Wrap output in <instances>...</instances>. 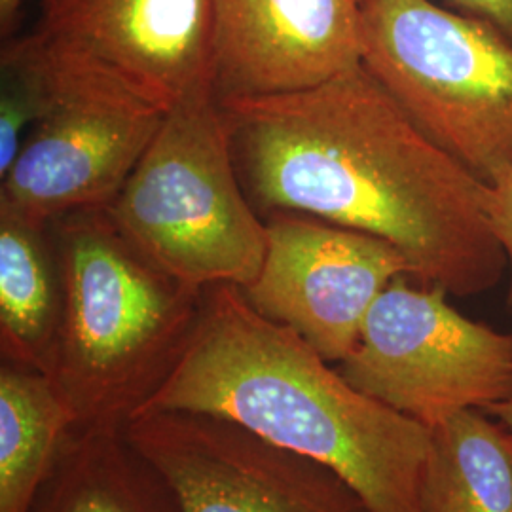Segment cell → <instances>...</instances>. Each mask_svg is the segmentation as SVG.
Segmentation results:
<instances>
[{
	"instance_id": "5",
	"label": "cell",
	"mask_w": 512,
	"mask_h": 512,
	"mask_svg": "<svg viewBox=\"0 0 512 512\" xmlns=\"http://www.w3.org/2000/svg\"><path fill=\"white\" fill-rule=\"evenodd\" d=\"M363 65L484 183L512 167V40L433 0H361Z\"/></svg>"
},
{
	"instance_id": "6",
	"label": "cell",
	"mask_w": 512,
	"mask_h": 512,
	"mask_svg": "<svg viewBox=\"0 0 512 512\" xmlns=\"http://www.w3.org/2000/svg\"><path fill=\"white\" fill-rule=\"evenodd\" d=\"M44 107L0 184V205L40 224L107 209L164 122L165 112L107 67L42 31L19 37Z\"/></svg>"
},
{
	"instance_id": "18",
	"label": "cell",
	"mask_w": 512,
	"mask_h": 512,
	"mask_svg": "<svg viewBox=\"0 0 512 512\" xmlns=\"http://www.w3.org/2000/svg\"><path fill=\"white\" fill-rule=\"evenodd\" d=\"M454 10L484 19L512 40V0H446Z\"/></svg>"
},
{
	"instance_id": "4",
	"label": "cell",
	"mask_w": 512,
	"mask_h": 512,
	"mask_svg": "<svg viewBox=\"0 0 512 512\" xmlns=\"http://www.w3.org/2000/svg\"><path fill=\"white\" fill-rule=\"evenodd\" d=\"M107 211L156 266L200 289H245L264 262L266 220L241 184L230 129L211 90L165 112Z\"/></svg>"
},
{
	"instance_id": "15",
	"label": "cell",
	"mask_w": 512,
	"mask_h": 512,
	"mask_svg": "<svg viewBox=\"0 0 512 512\" xmlns=\"http://www.w3.org/2000/svg\"><path fill=\"white\" fill-rule=\"evenodd\" d=\"M73 429V412L48 374L2 361L0 512H31Z\"/></svg>"
},
{
	"instance_id": "1",
	"label": "cell",
	"mask_w": 512,
	"mask_h": 512,
	"mask_svg": "<svg viewBox=\"0 0 512 512\" xmlns=\"http://www.w3.org/2000/svg\"><path fill=\"white\" fill-rule=\"evenodd\" d=\"M256 213H300L395 245L421 285L495 287L507 258L490 184L421 131L359 65L306 92L219 101Z\"/></svg>"
},
{
	"instance_id": "2",
	"label": "cell",
	"mask_w": 512,
	"mask_h": 512,
	"mask_svg": "<svg viewBox=\"0 0 512 512\" xmlns=\"http://www.w3.org/2000/svg\"><path fill=\"white\" fill-rule=\"evenodd\" d=\"M156 410L234 421L334 469L372 512H421L429 429L353 387L236 285L205 289L190 346L143 412Z\"/></svg>"
},
{
	"instance_id": "3",
	"label": "cell",
	"mask_w": 512,
	"mask_h": 512,
	"mask_svg": "<svg viewBox=\"0 0 512 512\" xmlns=\"http://www.w3.org/2000/svg\"><path fill=\"white\" fill-rule=\"evenodd\" d=\"M63 315L48 376L74 429L126 427L169 380L190 346L205 289L143 255L107 209L50 222Z\"/></svg>"
},
{
	"instance_id": "20",
	"label": "cell",
	"mask_w": 512,
	"mask_h": 512,
	"mask_svg": "<svg viewBox=\"0 0 512 512\" xmlns=\"http://www.w3.org/2000/svg\"><path fill=\"white\" fill-rule=\"evenodd\" d=\"M490 414H492L494 418H497V420L501 421V423L509 429V433L512 435V399H509L507 403L494 408Z\"/></svg>"
},
{
	"instance_id": "10",
	"label": "cell",
	"mask_w": 512,
	"mask_h": 512,
	"mask_svg": "<svg viewBox=\"0 0 512 512\" xmlns=\"http://www.w3.org/2000/svg\"><path fill=\"white\" fill-rule=\"evenodd\" d=\"M37 29L160 109L215 92V0H40Z\"/></svg>"
},
{
	"instance_id": "8",
	"label": "cell",
	"mask_w": 512,
	"mask_h": 512,
	"mask_svg": "<svg viewBox=\"0 0 512 512\" xmlns=\"http://www.w3.org/2000/svg\"><path fill=\"white\" fill-rule=\"evenodd\" d=\"M181 512H372L327 465L202 412H143L124 427Z\"/></svg>"
},
{
	"instance_id": "14",
	"label": "cell",
	"mask_w": 512,
	"mask_h": 512,
	"mask_svg": "<svg viewBox=\"0 0 512 512\" xmlns=\"http://www.w3.org/2000/svg\"><path fill=\"white\" fill-rule=\"evenodd\" d=\"M421 512H512V435L469 408L429 429Z\"/></svg>"
},
{
	"instance_id": "13",
	"label": "cell",
	"mask_w": 512,
	"mask_h": 512,
	"mask_svg": "<svg viewBox=\"0 0 512 512\" xmlns=\"http://www.w3.org/2000/svg\"><path fill=\"white\" fill-rule=\"evenodd\" d=\"M31 512H181L124 427L73 429Z\"/></svg>"
},
{
	"instance_id": "17",
	"label": "cell",
	"mask_w": 512,
	"mask_h": 512,
	"mask_svg": "<svg viewBox=\"0 0 512 512\" xmlns=\"http://www.w3.org/2000/svg\"><path fill=\"white\" fill-rule=\"evenodd\" d=\"M490 222L495 238L499 241L509 268V293L507 304L512 313V167L505 169L499 177L490 183V200H488Z\"/></svg>"
},
{
	"instance_id": "19",
	"label": "cell",
	"mask_w": 512,
	"mask_h": 512,
	"mask_svg": "<svg viewBox=\"0 0 512 512\" xmlns=\"http://www.w3.org/2000/svg\"><path fill=\"white\" fill-rule=\"evenodd\" d=\"M23 0H0V27H2V35H10L14 21L18 18L19 8H21Z\"/></svg>"
},
{
	"instance_id": "11",
	"label": "cell",
	"mask_w": 512,
	"mask_h": 512,
	"mask_svg": "<svg viewBox=\"0 0 512 512\" xmlns=\"http://www.w3.org/2000/svg\"><path fill=\"white\" fill-rule=\"evenodd\" d=\"M359 65L361 0H215L219 101L306 92Z\"/></svg>"
},
{
	"instance_id": "16",
	"label": "cell",
	"mask_w": 512,
	"mask_h": 512,
	"mask_svg": "<svg viewBox=\"0 0 512 512\" xmlns=\"http://www.w3.org/2000/svg\"><path fill=\"white\" fill-rule=\"evenodd\" d=\"M0 181L16 164L44 107L37 69L19 37H8L0 54Z\"/></svg>"
},
{
	"instance_id": "12",
	"label": "cell",
	"mask_w": 512,
	"mask_h": 512,
	"mask_svg": "<svg viewBox=\"0 0 512 512\" xmlns=\"http://www.w3.org/2000/svg\"><path fill=\"white\" fill-rule=\"evenodd\" d=\"M63 315V279L50 224L0 205L2 361L50 372Z\"/></svg>"
},
{
	"instance_id": "7",
	"label": "cell",
	"mask_w": 512,
	"mask_h": 512,
	"mask_svg": "<svg viewBox=\"0 0 512 512\" xmlns=\"http://www.w3.org/2000/svg\"><path fill=\"white\" fill-rule=\"evenodd\" d=\"M446 296L397 277L338 363L353 387L427 429L461 410L492 412L512 399V334L465 317Z\"/></svg>"
},
{
	"instance_id": "9",
	"label": "cell",
	"mask_w": 512,
	"mask_h": 512,
	"mask_svg": "<svg viewBox=\"0 0 512 512\" xmlns=\"http://www.w3.org/2000/svg\"><path fill=\"white\" fill-rule=\"evenodd\" d=\"M264 220V262L241 293L329 363H342L378 296L397 277H410L408 260L385 239L308 215L274 213Z\"/></svg>"
}]
</instances>
